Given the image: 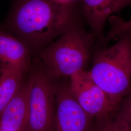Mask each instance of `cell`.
Listing matches in <instances>:
<instances>
[{
    "label": "cell",
    "instance_id": "6da1fadb",
    "mask_svg": "<svg viewBox=\"0 0 131 131\" xmlns=\"http://www.w3.org/2000/svg\"><path fill=\"white\" fill-rule=\"evenodd\" d=\"M76 3L56 0H12L9 13L0 29L20 39L37 53L76 24L84 22Z\"/></svg>",
    "mask_w": 131,
    "mask_h": 131
},
{
    "label": "cell",
    "instance_id": "7a4b0ae2",
    "mask_svg": "<svg viewBox=\"0 0 131 131\" xmlns=\"http://www.w3.org/2000/svg\"><path fill=\"white\" fill-rule=\"evenodd\" d=\"M92 59L89 76L117 110L131 93V33L119 38L112 46H95Z\"/></svg>",
    "mask_w": 131,
    "mask_h": 131
},
{
    "label": "cell",
    "instance_id": "3957f363",
    "mask_svg": "<svg viewBox=\"0 0 131 131\" xmlns=\"http://www.w3.org/2000/svg\"><path fill=\"white\" fill-rule=\"evenodd\" d=\"M84 22L76 24L37 52L40 65L53 79L85 70L97 43Z\"/></svg>",
    "mask_w": 131,
    "mask_h": 131
},
{
    "label": "cell",
    "instance_id": "277c9868",
    "mask_svg": "<svg viewBox=\"0 0 131 131\" xmlns=\"http://www.w3.org/2000/svg\"><path fill=\"white\" fill-rule=\"evenodd\" d=\"M28 79L30 89L28 117L24 131H52L56 84L41 65L33 69Z\"/></svg>",
    "mask_w": 131,
    "mask_h": 131
},
{
    "label": "cell",
    "instance_id": "5b68a950",
    "mask_svg": "<svg viewBox=\"0 0 131 131\" xmlns=\"http://www.w3.org/2000/svg\"><path fill=\"white\" fill-rule=\"evenodd\" d=\"M69 87L80 106L93 120L105 117L117 110L87 70H81L70 76Z\"/></svg>",
    "mask_w": 131,
    "mask_h": 131
},
{
    "label": "cell",
    "instance_id": "8992f818",
    "mask_svg": "<svg viewBox=\"0 0 131 131\" xmlns=\"http://www.w3.org/2000/svg\"><path fill=\"white\" fill-rule=\"evenodd\" d=\"M92 122L72 96L69 84H56L52 131H89Z\"/></svg>",
    "mask_w": 131,
    "mask_h": 131
},
{
    "label": "cell",
    "instance_id": "52a82bcc",
    "mask_svg": "<svg viewBox=\"0 0 131 131\" xmlns=\"http://www.w3.org/2000/svg\"><path fill=\"white\" fill-rule=\"evenodd\" d=\"M131 6V0H82L80 7L84 18L97 38V47H104V25L113 14Z\"/></svg>",
    "mask_w": 131,
    "mask_h": 131
},
{
    "label": "cell",
    "instance_id": "ba28073f",
    "mask_svg": "<svg viewBox=\"0 0 131 131\" xmlns=\"http://www.w3.org/2000/svg\"><path fill=\"white\" fill-rule=\"evenodd\" d=\"M31 52L23 41L0 29V68L9 67L25 73L30 67Z\"/></svg>",
    "mask_w": 131,
    "mask_h": 131
},
{
    "label": "cell",
    "instance_id": "9c48e42d",
    "mask_svg": "<svg viewBox=\"0 0 131 131\" xmlns=\"http://www.w3.org/2000/svg\"><path fill=\"white\" fill-rule=\"evenodd\" d=\"M29 80L24 82L18 93L0 117V128L9 131H24L28 117Z\"/></svg>",
    "mask_w": 131,
    "mask_h": 131
},
{
    "label": "cell",
    "instance_id": "30bf717a",
    "mask_svg": "<svg viewBox=\"0 0 131 131\" xmlns=\"http://www.w3.org/2000/svg\"><path fill=\"white\" fill-rule=\"evenodd\" d=\"M24 72L9 67L0 68V117L23 84Z\"/></svg>",
    "mask_w": 131,
    "mask_h": 131
},
{
    "label": "cell",
    "instance_id": "8fae6325",
    "mask_svg": "<svg viewBox=\"0 0 131 131\" xmlns=\"http://www.w3.org/2000/svg\"><path fill=\"white\" fill-rule=\"evenodd\" d=\"M89 131H131L117 110L105 117L93 120Z\"/></svg>",
    "mask_w": 131,
    "mask_h": 131
},
{
    "label": "cell",
    "instance_id": "7c38bea8",
    "mask_svg": "<svg viewBox=\"0 0 131 131\" xmlns=\"http://www.w3.org/2000/svg\"><path fill=\"white\" fill-rule=\"evenodd\" d=\"M109 19L111 28L105 36V46L111 40L118 39L123 35L131 33V19L125 21L116 16H112Z\"/></svg>",
    "mask_w": 131,
    "mask_h": 131
},
{
    "label": "cell",
    "instance_id": "4fadbf2b",
    "mask_svg": "<svg viewBox=\"0 0 131 131\" xmlns=\"http://www.w3.org/2000/svg\"><path fill=\"white\" fill-rule=\"evenodd\" d=\"M117 112L131 129V93L122 101Z\"/></svg>",
    "mask_w": 131,
    "mask_h": 131
},
{
    "label": "cell",
    "instance_id": "5bb4252c",
    "mask_svg": "<svg viewBox=\"0 0 131 131\" xmlns=\"http://www.w3.org/2000/svg\"><path fill=\"white\" fill-rule=\"evenodd\" d=\"M59 3H60L66 5H69V4H74L76 3V1L77 0H56Z\"/></svg>",
    "mask_w": 131,
    "mask_h": 131
},
{
    "label": "cell",
    "instance_id": "9a60e30c",
    "mask_svg": "<svg viewBox=\"0 0 131 131\" xmlns=\"http://www.w3.org/2000/svg\"><path fill=\"white\" fill-rule=\"evenodd\" d=\"M0 131H8V130H5V129H2V128H0Z\"/></svg>",
    "mask_w": 131,
    "mask_h": 131
}]
</instances>
